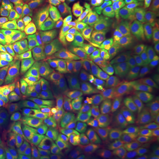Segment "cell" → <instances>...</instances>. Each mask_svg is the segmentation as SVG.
Returning a JSON list of instances; mask_svg holds the SVG:
<instances>
[{
	"mask_svg": "<svg viewBox=\"0 0 159 159\" xmlns=\"http://www.w3.org/2000/svg\"><path fill=\"white\" fill-rule=\"evenodd\" d=\"M109 81L104 72L97 66H92L78 77L74 82L73 95L81 104L102 102L108 97Z\"/></svg>",
	"mask_w": 159,
	"mask_h": 159,
	"instance_id": "obj_7",
	"label": "cell"
},
{
	"mask_svg": "<svg viewBox=\"0 0 159 159\" xmlns=\"http://www.w3.org/2000/svg\"><path fill=\"white\" fill-rule=\"evenodd\" d=\"M133 0H99L85 10V16L93 28H101L113 21L125 11Z\"/></svg>",
	"mask_w": 159,
	"mask_h": 159,
	"instance_id": "obj_12",
	"label": "cell"
},
{
	"mask_svg": "<svg viewBox=\"0 0 159 159\" xmlns=\"http://www.w3.org/2000/svg\"><path fill=\"white\" fill-rule=\"evenodd\" d=\"M159 86V60L144 51L132 65L123 80L120 89L126 93L151 90Z\"/></svg>",
	"mask_w": 159,
	"mask_h": 159,
	"instance_id": "obj_5",
	"label": "cell"
},
{
	"mask_svg": "<svg viewBox=\"0 0 159 159\" xmlns=\"http://www.w3.org/2000/svg\"><path fill=\"white\" fill-rule=\"evenodd\" d=\"M37 143L47 159H64L54 124L47 125L36 133Z\"/></svg>",
	"mask_w": 159,
	"mask_h": 159,
	"instance_id": "obj_18",
	"label": "cell"
},
{
	"mask_svg": "<svg viewBox=\"0 0 159 159\" xmlns=\"http://www.w3.org/2000/svg\"><path fill=\"white\" fill-rule=\"evenodd\" d=\"M30 5L39 9L43 15L62 13L69 17L71 8L66 0H29Z\"/></svg>",
	"mask_w": 159,
	"mask_h": 159,
	"instance_id": "obj_24",
	"label": "cell"
},
{
	"mask_svg": "<svg viewBox=\"0 0 159 159\" xmlns=\"http://www.w3.org/2000/svg\"><path fill=\"white\" fill-rule=\"evenodd\" d=\"M67 60L75 77H79L95 61V55L88 48L79 47L69 52Z\"/></svg>",
	"mask_w": 159,
	"mask_h": 159,
	"instance_id": "obj_21",
	"label": "cell"
},
{
	"mask_svg": "<svg viewBox=\"0 0 159 159\" xmlns=\"http://www.w3.org/2000/svg\"><path fill=\"white\" fill-rule=\"evenodd\" d=\"M29 38V32L15 28L10 21L3 19L0 21V43L7 50H25Z\"/></svg>",
	"mask_w": 159,
	"mask_h": 159,
	"instance_id": "obj_16",
	"label": "cell"
},
{
	"mask_svg": "<svg viewBox=\"0 0 159 159\" xmlns=\"http://www.w3.org/2000/svg\"><path fill=\"white\" fill-rule=\"evenodd\" d=\"M78 111L79 104L74 97H66L62 94L59 97L51 98L36 111L31 132L39 131L47 125L74 116Z\"/></svg>",
	"mask_w": 159,
	"mask_h": 159,
	"instance_id": "obj_9",
	"label": "cell"
},
{
	"mask_svg": "<svg viewBox=\"0 0 159 159\" xmlns=\"http://www.w3.org/2000/svg\"><path fill=\"white\" fill-rule=\"evenodd\" d=\"M0 147H1L2 153L4 155L11 156L14 157H20V153L18 149L17 145L14 142V140L3 133H0Z\"/></svg>",
	"mask_w": 159,
	"mask_h": 159,
	"instance_id": "obj_27",
	"label": "cell"
},
{
	"mask_svg": "<svg viewBox=\"0 0 159 159\" xmlns=\"http://www.w3.org/2000/svg\"><path fill=\"white\" fill-rule=\"evenodd\" d=\"M132 152L134 159H159V120L133 137Z\"/></svg>",
	"mask_w": 159,
	"mask_h": 159,
	"instance_id": "obj_13",
	"label": "cell"
},
{
	"mask_svg": "<svg viewBox=\"0 0 159 159\" xmlns=\"http://www.w3.org/2000/svg\"><path fill=\"white\" fill-rule=\"evenodd\" d=\"M63 158L69 159L88 150L81 119L71 116L54 123Z\"/></svg>",
	"mask_w": 159,
	"mask_h": 159,
	"instance_id": "obj_8",
	"label": "cell"
},
{
	"mask_svg": "<svg viewBox=\"0 0 159 159\" xmlns=\"http://www.w3.org/2000/svg\"><path fill=\"white\" fill-rule=\"evenodd\" d=\"M1 159H16V157H11V156H7V155H5V156H3Z\"/></svg>",
	"mask_w": 159,
	"mask_h": 159,
	"instance_id": "obj_32",
	"label": "cell"
},
{
	"mask_svg": "<svg viewBox=\"0 0 159 159\" xmlns=\"http://www.w3.org/2000/svg\"><path fill=\"white\" fill-rule=\"evenodd\" d=\"M6 0H0V13L2 11V9H3L4 6L6 5Z\"/></svg>",
	"mask_w": 159,
	"mask_h": 159,
	"instance_id": "obj_31",
	"label": "cell"
},
{
	"mask_svg": "<svg viewBox=\"0 0 159 159\" xmlns=\"http://www.w3.org/2000/svg\"><path fill=\"white\" fill-rule=\"evenodd\" d=\"M0 85L27 89H50L51 73L49 59L21 65L0 76Z\"/></svg>",
	"mask_w": 159,
	"mask_h": 159,
	"instance_id": "obj_6",
	"label": "cell"
},
{
	"mask_svg": "<svg viewBox=\"0 0 159 159\" xmlns=\"http://www.w3.org/2000/svg\"><path fill=\"white\" fill-rule=\"evenodd\" d=\"M94 29L84 14L80 11L73 12L68 19L67 38L61 52L63 54L69 53L77 46L96 50L98 44V37Z\"/></svg>",
	"mask_w": 159,
	"mask_h": 159,
	"instance_id": "obj_10",
	"label": "cell"
},
{
	"mask_svg": "<svg viewBox=\"0 0 159 159\" xmlns=\"http://www.w3.org/2000/svg\"><path fill=\"white\" fill-rule=\"evenodd\" d=\"M0 133L11 136L19 134L15 108L11 102L2 97H0Z\"/></svg>",
	"mask_w": 159,
	"mask_h": 159,
	"instance_id": "obj_20",
	"label": "cell"
},
{
	"mask_svg": "<svg viewBox=\"0 0 159 159\" xmlns=\"http://www.w3.org/2000/svg\"><path fill=\"white\" fill-rule=\"evenodd\" d=\"M88 148L91 150L106 140L119 136L110 118L107 101L88 104L81 109Z\"/></svg>",
	"mask_w": 159,
	"mask_h": 159,
	"instance_id": "obj_4",
	"label": "cell"
},
{
	"mask_svg": "<svg viewBox=\"0 0 159 159\" xmlns=\"http://www.w3.org/2000/svg\"><path fill=\"white\" fill-rule=\"evenodd\" d=\"M4 156V154L2 153V150H1V147H0V159H1V157Z\"/></svg>",
	"mask_w": 159,
	"mask_h": 159,
	"instance_id": "obj_33",
	"label": "cell"
},
{
	"mask_svg": "<svg viewBox=\"0 0 159 159\" xmlns=\"http://www.w3.org/2000/svg\"><path fill=\"white\" fill-rule=\"evenodd\" d=\"M25 57L20 52L7 51L0 52V76L7 74L23 65Z\"/></svg>",
	"mask_w": 159,
	"mask_h": 159,
	"instance_id": "obj_25",
	"label": "cell"
},
{
	"mask_svg": "<svg viewBox=\"0 0 159 159\" xmlns=\"http://www.w3.org/2000/svg\"><path fill=\"white\" fill-rule=\"evenodd\" d=\"M147 39L155 57L159 60V17L148 13Z\"/></svg>",
	"mask_w": 159,
	"mask_h": 159,
	"instance_id": "obj_26",
	"label": "cell"
},
{
	"mask_svg": "<svg viewBox=\"0 0 159 159\" xmlns=\"http://www.w3.org/2000/svg\"><path fill=\"white\" fill-rule=\"evenodd\" d=\"M69 159H95V156H94V153L91 150H89V151H85L83 153L80 154L78 156Z\"/></svg>",
	"mask_w": 159,
	"mask_h": 159,
	"instance_id": "obj_29",
	"label": "cell"
},
{
	"mask_svg": "<svg viewBox=\"0 0 159 159\" xmlns=\"http://www.w3.org/2000/svg\"><path fill=\"white\" fill-rule=\"evenodd\" d=\"M146 6L149 11L159 15V0H146Z\"/></svg>",
	"mask_w": 159,
	"mask_h": 159,
	"instance_id": "obj_28",
	"label": "cell"
},
{
	"mask_svg": "<svg viewBox=\"0 0 159 159\" xmlns=\"http://www.w3.org/2000/svg\"><path fill=\"white\" fill-rule=\"evenodd\" d=\"M33 16L40 19L39 12L30 5L29 0H6L5 5V19L8 21L16 16Z\"/></svg>",
	"mask_w": 159,
	"mask_h": 159,
	"instance_id": "obj_23",
	"label": "cell"
},
{
	"mask_svg": "<svg viewBox=\"0 0 159 159\" xmlns=\"http://www.w3.org/2000/svg\"><path fill=\"white\" fill-rule=\"evenodd\" d=\"M43 24L45 27L48 34L60 48V51H62L67 38L68 17L62 13L44 15Z\"/></svg>",
	"mask_w": 159,
	"mask_h": 159,
	"instance_id": "obj_17",
	"label": "cell"
},
{
	"mask_svg": "<svg viewBox=\"0 0 159 159\" xmlns=\"http://www.w3.org/2000/svg\"><path fill=\"white\" fill-rule=\"evenodd\" d=\"M132 140L121 136L106 140L96 148L97 159H134Z\"/></svg>",
	"mask_w": 159,
	"mask_h": 159,
	"instance_id": "obj_15",
	"label": "cell"
},
{
	"mask_svg": "<svg viewBox=\"0 0 159 159\" xmlns=\"http://www.w3.org/2000/svg\"><path fill=\"white\" fill-rule=\"evenodd\" d=\"M61 95L58 91L50 89L0 86V97L11 102L15 108L19 133L21 134L31 132L34 114L44 102Z\"/></svg>",
	"mask_w": 159,
	"mask_h": 159,
	"instance_id": "obj_3",
	"label": "cell"
},
{
	"mask_svg": "<svg viewBox=\"0 0 159 159\" xmlns=\"http://www.w3.org/2000/svg\"><path fill=\"white\" fill-rule=\"evenodd\" d=\"M51 73V87L62 94H70L75 82V75L65 54L54 59Z\"/></svg>",
	"mask_w": 159,
	"mask_h": 159,
	"instance_id": "obj_14",
	"label": "cell"
},
{
	"mask_svg": "<svg viewBox=\"0 0 159 159\" xmlns=\"http://www.w3.org/2000/svg\"><path fill=\"white\" fill-rule=\"evenodd\" d=\"M118 97L126 126L132 133L146 130L159 120V89L120 93Z\"/></svg>",
	"mask_w": 159,
	"mask_h": 159,
	"instance_id": "obj_2",
	"label": "cell"
},
{
	"mask_svg": "<svg viewBox=\"0 0 159 159\" xmlns=\"http://www.w3.org/2000/svg\"><path fill=\"white\" fill-rule=\"evenodd\" d=\"M71 3L74 6H81V5H85L89 3L92 0H70Z\"/></svg>",
	"mask_w": 159,
	"mask_h": 159,
	"instance_id": "obj_30",
	"label": "cell"
},
{
	"mask_svg": "<svg viewBox=\"0 0 159 159\" xmlns=\"http://www.w3.org/2000/svg\"><path fill=\"white\" fill-rule=\"evenodd\" d=\"M16 159H24V158H22V157H16Z\"/></svg>",
	"mask_w": 159,
	"mask_h": 159,
	"instance_id": "obj_34",
	"label": "cell"
},
{
	"mask_svg": "<svg viewBox=\"0 0 159 159\" xmlns=\"http://www.w3.org/2000/svg\"><path fill=\"white\" fill-rule=\"evenodd\" d=\"M148 14H142L126 21L104 42L99 58L111 86L120 89L125 74L145 51Z\"/></svg>",
	"mask_w": 159,
	"mask_h": 159,
	"instance_id": "obj_1",
	"label": "cell"
},
{
	"mask_svg": "<svg viewBox=\"0 0 159 159\" xmlns=\"http://www.w3.org/2000/svg\"><path fill=\"white\" fill-rule=\"evenodd\" d=\"M107 103H108L110 118L118 135L133 139L134 136L132 134V132L128 129V127L125 124L124 116L122 113V110L120 107L119 97H114V96L110 97L108 98Z\"/></svg>",
	"mask_w": 159,
	"mask_h": 159,
	"instance_id": "obj_22",
	"label": "cell"
},
{
	"mask_svg": "<svg viewBox=\"0 0 159 159\" xmlns=\"http://www.w3.org/2000/svg\"><path fill=\"white\" fill-rule=\"evenodd\" d=\"M12 139L24 159H45L38 146L35 132L19 133Z\"/></svg>",
	"mask_w": 159,
	"mask_h": 159,
	"instance_id": "obj_19",
	"label": "cell"
},
{
	"mask_svg": "<svg viewBox=\"0 0 159 159\" xmlns=\"http://www.w3.org/2000/svg\"><path fill=\"white\" fill-rule=\"evenodd\" d=\"M59 52L60 48L46 30L37 27L30 31L29 42L24 50V57L27 61L31 63L44 58L51 59Z\"/></svg>",
	"mask_w": 159,
	"mask_h": 159,
	"instance_id": "obj_11",
	"label": "cell"
}]
</instances>
